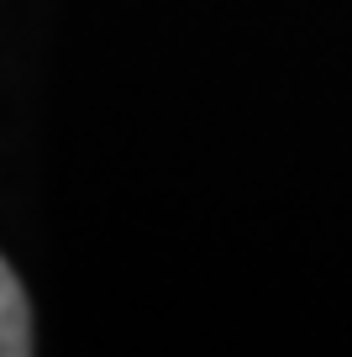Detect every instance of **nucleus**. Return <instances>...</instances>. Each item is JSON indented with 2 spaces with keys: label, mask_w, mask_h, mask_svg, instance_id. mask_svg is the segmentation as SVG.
<instances>
[{
  "label": "nucleus",
  "mask_w": 352,
  "mask_h": 357,
  "mask_svg": "<svg viewBox=\"0 0 352 357\" xmlns=\"http://www.w3.org/2000/svg\"><path fill=\"white\" fill-rule=\"evenodd\" d=\"M32 352V310H27V289L11 273V263L0 257V357H27Z\"/></svg>",
  "instance_id": "1"
}]
</instances>
